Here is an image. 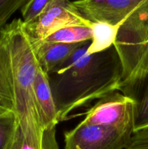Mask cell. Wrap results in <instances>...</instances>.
I'll return each mask as SVG.
<instances>
[{
  "instance_id": "obj_2",
  "label": "cell",
  "mask_w": 148,
  "mask_h": 149,
  "mask_svg": "<svg viewBox=\"0 0 148 149\" xmlns=\"http://www.w3.org/2000/svg\"><path fill=\"white\" fill-rule=\"evenodd\" d=\"M0 39L9 50L12 73L15 113L23 138L33 145H41L56 136L57 127L44 130L35 100L33 83L39 68L34 48L25 32L23 21L17 18L0 30Z\"/></svg>"
},
{
  "instance_id": "obj_14",
  "label": "cell",
  "mask_w": 148,
  "mask_h": 149,
  "mask_svg": "<svg viewBox=\"0 0 148 149\" xmlns=\"http://www.w3.org/2000/svg\"><path fill=\"white\" fill-rule=\"evenodd\" d=\"M18 127L15 113L0 115V149H10Z\"/></svg>"
},
{
  "instance_id": "obj_4",
  "label": "cell",
  "mask_w": 148,
  "mask_h": 149,
  "mask_svg": "<svg viewBox=\"0 0 148 149\" xmlns=\"http://www.w3.org/2000/svg\"><path fill=\"white\" fill-rule=\"evenodd\" d=\"M70 26H92L70 0H55L31 21L23 22L25 32L32 42L44 40L56 31Z\"/></svg>"
},
{
  "instance_id": "obj_15",
  "label": "cell",
  "mask_w": 148,
  "mask_h": 149,
  "mask_svg": "<svg viewBox=\"0 0 148 149\" xmlns=\"http://www.w3.org/2000/svg\"><path fill=\"white\" fill-rule=\"evenodd\" d=\"M10 149H59L56 137L50 138L41 145H33L26 142L23 138L19 127H17Z\"/></svg>"
},
{
  "instance_id": "obj_11",
  "label": "cell",
  "mask_w": 148,
  "mask_h": 149,
  "mask_svg": "<svg viewBox=\"0 0 148 149\" xmlns=\"http://www.w3.org/2000/svg\"><path fill=\"white\" fill-rule=\"evenodd\" d=\"M9 113H15L12 73L9 50L0 39V115Z\"/></svg>"
},
{
  "instance_id": "obj_17",
  "label": "cell",
  "mask_w": 148,
  "mask_h": 149,
  "mask_svg": "<svg viewBox=\"0 0 148 149\" xmlns=\"http://www.w3.org/2000/svg\"><path fill=\"white\" fill-rule=\"evenodd\" d=\"M55 0H28L20 10L23 21L24 23L31 21L39 15L44 9Z\"/></svg>"
},
{
  "instance_id": "obj_18",
  "label": "cell",
  "mask_w": 148,
  "mask_h": 149,
  "mask_svg": "<svg viewBox=\"0 0 148 149\" xmlns=\"http://www.w3.org/2000/svg\"><path fill=\"white\" fill-rule=\"evenodd\" d=\"M125 149H148V127L133 131Z\"/></svg>"
},
{
  "instance_id": "obj_13",
  "label": "cell",
  "mask_w": 148,
  "mask_h": 149,
  "mask_svg": "<svg viewBox=\"0 0 148 149\" xmlns=\"http://www.w3.org/2000/svg\"><path fill=\"white\" fill-rule=\"evenodd\" d=\"M91 27L86 26H70L56 31L42 41L55 43L73 44L91 40Z\"/></svg>"
},
{
  "instance_id": "obj_6",
  "label": "cell",
  "mask_w": 148,
  "mask_h": 149,
  "mask_svg": "<svg viewBox=\"0 0 148 149\" xmlns=\"http://www.w3.org/2000/svg\"><path fill=\"white\" fill-rule=\"evenodd\" d=\"M133 132L110 126L80 122L64 134L65 149H123Z\"/></svg>"
},
{
  "instance_id": "obj_3",
  "label": "cell",
  "mask_w": 148,
  "mask_h": 149,
  "mask_svg": "<svg viewBox=\"0 0 148 149\" xmlns=\"http://www.w3.org/2000/svg\"><path fill=\"white\" fill-rule=\"evenodd\" d=\"M113 45L121 62L120 92L124 94L148 53V0L142 1L119 25Z\"/></svg>"
},
{
  "instance_id": "obj_7",
  "label": "cell",
  "mask_w": 148,
  "mask_h": 149,
  "mask_svg": "<svg viewBox=\"0 0 148 149\" xmlns=\"http://www.w3.org/2000/svg\"><path fill=\"white\" fill-rule=\"evenodd\" d=\"M145 0H75L81 14L91 23L118 26Z\"/></svg>"
},
{
  "instance_id": "obj_8",
  "label": "cell",
  "mask_w": 148,
  "mask_h": 149,
  "mask_svg": "<svg viewBox=\"0 0 148 149\" xmlns=\"http://www.w3.org/2000/svg\"><path fill=\"white\" fill-rule=\"evenodd\" d=\"M35 100L41 126L44 130L59 123L58 111L49 84L48 74L39 67L33 83Z\"/></svg>"
},
{
  "instance_id": "obj_10",
  "label": "cell",
  "mask_w": 148,
  "mask_h": 149,
  "mask_svg": "<svg viewBox=\"0 0 148 149\" xmlns=\"http://www.w3.org/2000/svg\"><path fill=\"white\" fill-rule=\"evenodd\" d=\"M31 42L39 67L48 74L66 61L73 52L85 42L73 44L46 42L43 41H31Z\"/></svg>"
},
{
  "instance_id": "obj_12",
  "label": "cell",
  "mask_w": 148,
  "mask_h": 149,
  "mask_svg": "<svg viewBox=\"0 0 148 149\" xmlns=\"http://www.w3.org/2000/svg\"><path fill=\"white\" fill-rule=\"evenodd\" d=\"M118 26L104 23H92V37L88 48V53L94 54L102 52L113 45Z\"/></svg>"
},
{
  "instance_id": "obj_16",
  "label": "cell",
  "mask_w": 148,
  "mask_h": 149,
  "mask_svg": "<svg viewBox=\"0 0 148 149\" xmlns=\"http://www.w3.org/2000/svg\"><path fill=\"white\" fill-rule=\"evenodd\" d=\"M28 1V0H0V30L7 24L12 15Z\"/></svg>"
},
{
  "instance_id": "obj_1",
  "label": "cell",
  "mask_w": 148,
  "mask_h": 149,
  "mask_svg": "<svg viewBox=\"0 0 148 149\" xmlns=\"http://www.w3.org/2000/svg\"><path fill=\"white\" fill-rule=\"evenodd\" d=\"M91 40L84 42L59 66L48 74L59 122L72 112L110 93L120 91L122 65L114 45L88 53Z\"/></svg>"
},
{
  "instance_id": "obj_5",
  "label": "cell",
  "mask_w": 148,
  "mask_h": 149,
  "mask_svg": "<svg viewBox=\"0 0 148 149\" xmlns=\"http://www.w3.org/2000/svg\"><path fill=\"white\" fill-rule=\"evenodd\" d=\"M136 103L120 91H115L102 97L84 115L81 123L86 125L110 126L134 131Z\"/></svg>"
},
{
  "instance_id": "obj_9",
  "label": "cell",
  "mask_w": 148,
  "mask_h": 149,
  "mask_svg": "<svg viewBox=\"0 0 148 149\" xmlns=\"http://www.w3.org/2000/svg\"><path fill=\"white\" fill-rule=\"evenodd\" d=\"M123 95L136 103L134 131L148 127V53Z\"/></svg>"
}]
</instances>
